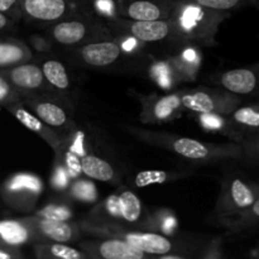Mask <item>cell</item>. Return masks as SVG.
<instances>
[{"label":"cell","mask_w":259,"mask_h":259,"mask_svg":"<svg viewBox=\"0 0 259 259\" xmlns=\"http://www.w3.org/2000/svg\"><path fill=\"white\" fill-rule=\"evenodd\" d=\"M0 72L13 83L18 91L37 90L43 85L46 78L42 67L28 62H22Z\"/></svg>","instance_id":"6da1fadb"},{"label":"cell","mask_w":259,"mask_h":259,"mask_svg":"<svg viewBox=\"0 0 259 259\" xmlns=\"http://www.w3.org/2000/svg\"><path fill=\"white\" fill-rule=\"evenodd\" d=\"M68 0H22V13L39 22H53L67 13Z\"/></svg>","instance_id":"7a4b0ae2"},{"label":"cell","mask_w":259,"mask_h":259,"mask_svg":"<svg viewBox=\"0 0 259 259\" xmlns=\"http://www.w3.org/2000/svg\"><path fill=\"white\" fill-rule=\"evenodd\" d=\"M121 55V50L114 42L89 43L80 51L83 62L94 67H105L115 62Z\"/></svg>","instance_id":"3957f363"},{"label":"cell","mask_w":259,"mask_h":259,"mask_svg":"<svg viewBox=\"0 0 259 259\" xmlns=\"http://www.w3.org/2000/svg\"><path fill=\"white\" fill-rule=\"evenodd\" d=\"M125 240L146 254H166L172 250V243L167 238L153 233L128 234Z\"/></svg>","instance_id":"277c9868"},{"label":"cell","mask_w":259,"mask_h":259,"mask_svg":"<svg viewBox=\"0 0 259 259\" xmlns=\"http://www.w3.org/2000/svg\"><path fill=\"white\" fill-rule=\"evenodd\" d=\"M131 33L143 42H157L162 40L171 32L169 23L162 19L157 20H136L131 24Z\"/></svg>","instance_id":"5b68a950"},{"label":"cell","mask_w":259,"mask_h":259,"mask_svg":"<svg viewBox=\"0 0 259 259\" xmlns=\"http://www.w3.org/2000/svg\"><path fill=\"white\" fill-rule=\"evenodd\" d=\"M7 109L15 116V118L18 119V120L20 121V123L23 124V125L27 126L29 131L39 134L42 138H45L46 141L50 142L52 146H55V141H56L55 133H53L52 131H50L47 124H46L43 120H40L37 115H33L30 111H28L27 109H25L24 106L20 105L18 101H15V103L13 104H9V105L7 106Z\"/></svg>","instance_id":"8992f818"},{"label":"cell","mask_w":259,"mask_h":259,"mask_svg":"<svg viewBox=\"0 0 259 259\" xmlns=\"http://www.w3.org/2000/svg\"><path fill=\"white\" fill-rule=\"evenodd\" d=\"M30 58L27 46L18 40L0 38V71L25 62Z\"/></svg>","instance_id":"52a82bcc"},{"label":"cell","mask_w":259,"mask_h":259,"mask_svg":"<svg viewBox=\"0 0 259 259\" xmlns=\"http://www.w3.org/2000/svg\"><path fill=\"white\" fill-rule=\"evenodd\" d=\"M27 222L19 220H0V244L18 247L29 240Z\"/></svg>","instance_id":"ba28073f"},{"label":"cell","mask_w":259,"mask_h":259,"mask_svg":"<svg viewBox=\"0 0 259 259\" xmlns=\"http://www.w3.org/2000/svg\"><path fill=\"white\" fill-rule=\"evenodd\" d=\"M99 253L105 259H143L146 253L139 250L126 240L111 239L103 242L99 247Z\"/></svg>","instance_id":"9c48e42d"},{"label":"cell","mask_w":259,"mask_h":259,"mask_svg":"<svg viewBox=\"0 0 259 259\" xmlns=\"http://www.w3.org/2000/svg\"><path fill=\"white\" fill-rule=\"evenodd\" d=\"M35 228L38 232L42 233L46 238L57 243H66L72 239V228L66 220L48 219V218H40L34 222Z\"/></svg>","instance_id":"30bf717a"},{"label":"cell","mask_w":259,"mask_h":259,"mask_svg":"<svg viewBox=\"0 0 259 259\" xmlns=\"http://www.w3.org/2000/svg\"><path fill=\"white\" fill-rule=\"evenodd\" d=\"M29 106L33 109L35 115L45 121L48 126L60 128L67 123V115L60 105L51 101H29Z\"/></svg>","instance_id":"8fae6325"},{"label":"cell","mask_w":259,"mask_h":259,"mask_svg":"<svg viewBox=\"0 0 259 259\" xmlns=\"http://www.w3.org/2000/svg\"><path fill=\"white\" fill-rule=\"evenodd\" d=\"M86 25L80 20H67V22L58 23L53 27L52 37L58 43L65 46H72L80 43L85 38Z\"/></svg>","instance_id":"7c38bea8"},{"label":"cell","mask_w":259,"mask_h":259,"mask_svg":"<svg viewBox=\"0 0 259 259\" xmlns=\"http://www.w3.org/2000/svg\"><path fill=\"white\" fill-rule=\"evenodd\" d=\"M80 166L81 171L90 179L98 180V181H111L114 179V169L110 163L93 154L83 156Z\"/></svg>","instance_id":"4fadbf2b"},{"label":"cell","mask_w":259,"mask_h":259,"mask_svg":"<svg viewBox=\"0 0 259 259\" xmlns=\"http://www.w3.org/2000/svg\"><path fill=\"white\" fill-rule=\"evenodd\" d=\"M126 14L134 20H157L163 17V10L152 0H134L126 7Z\"/></svg>","instance_id":"5bb4252c"},{"label":"cell","mask_w":259,"mask_h":259,"mask_svg":"<svg viewBox=\"0 0 259 259\" xmlns=\"http://www.w3.org/2000/svg\"><path fill=\"white\" fill-rule=\"evenodd\" d=\"M172 149L180 156L189 159H205L210 156V149L201 142L191 138H179L172 143Z\"/></svg>","instance_id":"9a60e30c"},{"label":"cell","mask_w":259,"mask_h":259,"mask_svg":"<svg viewBox=\"0 0 259 259\" xmlns=\"http://www.w3.org/2000/svg\"><path fill=\"white\" fill-rule=\"evenodd\" d=\"M181 101L185 108L192 111H197L200 114L214 113L218 110L215 99L210 94L204 93V91L186 94V95L182 96Z\"/></svg>","instance_id":"2e32d148"},{"label":"cell","mask_w":259,"mask_h":259,"mask_svg":"<svg viewBox=\"0 0 259 259\" xmlns=\"http://www.w3.org/2000/svg\"><path fill=\"white\" fill-rule=\"evenodd\" d=\"M233 121L245 131L259 134V104L237 109L233 113Z\"/></svg>","instance_id":"e0dca14e"},{"label":"cell","mask_w":259,"mask_h":259,"mask_svg":"<svg viewBox=\"0 0 259 259\" xmlns=\"http://www.w3.org/2000/svg\"><path fill=\"white\" fill-rule=\"evenodd\" d=\"M45 77L51 85L60 90H66L70 86V78H68L67 72H66L65 66L61 62L55 60H48L43 63L42 66Z\"/></svg>","instance_id":"ac0fdd59"},{"label":"cell","mask_w":259,"mask_h":259,"mask_svg":"<svg viewBox=\"0 0 259 259\" xmlns=\"http://www.w3.org/2000/svg\"><path fill=\"white\" fill-rule=\"evenodd\" d=\"M181 105L182 101L179 95L163 96L159 100H157L154 103V105L152 106V119H156V120H167V119L172 118L175 111L179 110Z\"/></svg>","instance_id":"d6986e66"},{"label":"cell","mask_w":259,"mask_h":259,"mask_svg":"<svg viewBox=\"0 0 259 259\" xmlns=\"http://www.w3.org/2000/svg\"><path fill=\"white\" fill-rule=\"evenodd\" d=\"M119 211L126 222H137L142 212L141 200L134 192L124 191L119 196Z\"/></svg>","instance_id":"ffe728a7"},{"label":"cell","mask_w":259,"mask_h":259,"mask_svg":"<svg viewBox=\"0 0 259 259\" xmlns=\"http://www.w3.org/2000/svg\"><path fill=\"white\" fill-rule=\"evenodd\" d=\"M7 191L8 192H22V191H29V192H39L40 191V181L37 177L32 176V175L20 174L13 177L9 182L7 184Z\"/></svg>","instance_id":"44dd1931"},{"label":"cell","mask_w":259,"mask_h":259,"mask_svg":"<svg viewBox=\"0 0 259 259\" xmlns=\"http://www.w3.org/2000/svg\"><path fill=\"white\" fill-rule=\"evenodd\" d=\"M46 252L51 254L52 257L61 258V259H81L83 258L82 253L78 252L75 248L63 245L62 243H56V244L48 245L45 248Z\"/></svg>","instance_id":"7402d4cb"},{"label":"cell","mask_w":259,"mask_h":259,"mask_svg":"<svg viewBox=\"0 0 259 259\" xmlns=\"http://www.w3.org/2000/svg\"><path fill=\"white\" fill-rule=\"evenodd\" d=\"M18 93L19 91L13 86V83L0 72V105L8 106L18 101Z\"/></svg>","instance_id":"603a6c76"},{"label":"cell","mask_w":259,"mask_h":259,"mask_svg":"<svg viewBox=\"0 0 259 259\" xmlns=\"http://www.w3.org/2000/svg\"><path fill=\"white\" fill-rule=\"evenodd\" d=\"M168 179V175L163 171H143L137 175L136 184L138 187H146L152 184H161Z\"/></svg>","instance_id":"cb8c5ba5"},{"label":"cell","mask_w":259,"mask_h":259,"mask_svg":"<svg viewBox=\"0 0 259 259\" xmlns=\"http://www.w3.org/2000/svg\"><path fill=\"white\" fill-rule=\"evenodd\" d=\"M73 195L78 199L86 200V201H93L95 199V187L89 182L80 181L73 186Z\"/></svg>","instance_id":"d4e9b609"},{"label":"cell","mask_w":259,"mask_h":259,"mask_svg":"<svg viewBox=\"0 0 259 259\" xmlns=\"http://www.w3.org/2000/svg\"><path fill=\"white\" fill-rule=\"evenodd\" d=\"M40 218H48V219L57 220H68L71 218V211L66 207L61 206H47L39 212Z\"/></svg>","instance_id":"484cf974"},{"label":"cell","mask_w":259,"mask_h":259,"mask_svg":"<svg viewBox=\"0 0 259 259\" xmlns=\"http://www.w3.org/2000/svg\"><path fill=\"white\" fill-rule=\"evenodd\" d=\"M22 12V0H0V13L15 17Z\"/></svg>","instance_id":"4316f807"},{"label":"cell","mask_w":259,"mask_h":259,"mask_svg":"<svg viewBox=\"0 0 259 259\" xmlns=\"http://www.w3.org/2000/svg\"><path fill=\"white\" fill-rule=\"evenodd\" d=\"M201 123L206 128L211 129H220L223 126V120L218 115H214L212 113L201 114Z\"/></svg>","instance_id":"83f0119b"},{"label":"cell","mask_w":259,"mask_h":259,"mask_svg":"<svg viewBox=\"0 0 259 259\" xmlns=\"http://www.w3.org/2000/svg\"><path fill=\"white\" fill-rule=\"evenodd\" d=\"M245 149H247V154L250 159L259 162V134H257L255 138L248 142Z\"/></svg>","instance_id":"f1b7e54d"},{"label":"cell","mask_w":259,"mask_h":259,"mask_svg":"<svg viewBox=\"0 0 259 259\" xmlns=\"http://www.w3.org/2000/svg\"><path fill=\"white\" fill-rule=\"evenodd\" d=\"M247 218L249 222L259 223V199L255 200L254 204L247 210Z\"/></svg>","instance_id":"f546056e"},{"label":"cell","mask_w":259,"mask_h":259,"mask_svg":"<svg viewBox=\"0 0 259 259\" xmlns=\"http://www.w3.org/2000/svg\"><path fill=\"white\" fill-rule=\"evenodd\" d=\"M12 24V17L4 14V13H0V30L7 29Z\"/></svg>","instance_id":"4dcf8cb0"},{"label":"cell","mask_w":259,"mask_h":259,"mask_svg":"<svg viewBox=\"0 0 259 259\" xmlns=\"http://www.w3.org/2000/svg\"><path fill=\"white\" fill-rule=\"evenodd\" d=\"M13 257H15L14 253L8 252L7 249H4L3 247H0V259H12Z\"/></svg>","instance_id":"1f68e13d"}]
</instances>
